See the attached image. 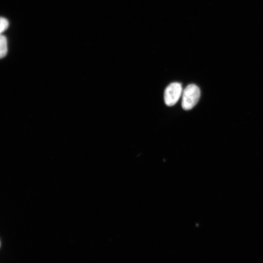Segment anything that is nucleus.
<instances>
[{
    "mask_svg": "<svg viewBox=\"0 0 263 263\" xmlns=\"http://www.w3.org/2000/svg\"><path fill=\"white\" fill-rule=\"evenodd\" d=\"M200 94V90L197 85L194 84L188 85L182 93V108L185 110L193 108L198 102Z\"/></svg>",
    "mask_w": 263,
    "mask_h": 263,
    "instance_id": "nucleus-1",
    "label": "nucleus"
},
{
    "mask_svg": "<svg viewBox=\"0 0 263 263\" xmlns=\"http://www.w3.org/2000/svg\"><path fill=\"white\" fill-rule=\"evenodd\" d=\"M182 85L178 82L170 83L165 89L164 92V101L168 106L175 105L182 95Z\"/></svg>",
    "mask_w": 263,
    "mask_h": 263,
    "instance_id": "nucleus-2",
    "label": "nucleus"
},
{
    "mask_svg": "<svg viewBox=\"0 0 263 263\" xmlns=\"http://www.w3.org/2000/svg\"><path fill=\"white\" fill-rule=\"evenodd\" d=\"M7 40L6 37L1 35L0 36V56L4 57L7 53Z\"/></svg>",
    "mask_w": 263,
    "mask_h": 263,
    "instance_id": "nucleus-3",
    "label": "nucleus"
},
{
    "mask_svg": "<svg viewBox=\"0 0 263 263\" xmlns=\"http://www.w3.org/2000/svg\"><path fill=\"white\" fill-rule=\"evenodd\" d=\"M0 32L1 34L9 26L8 20L5 18L1 17L0 20Z\"/></svg>",
    "mask_w": 263,
    "mask_h": 263,
    "instance_id": "nucleus-4",
    "label": "nucleus"
}]
</instances>
